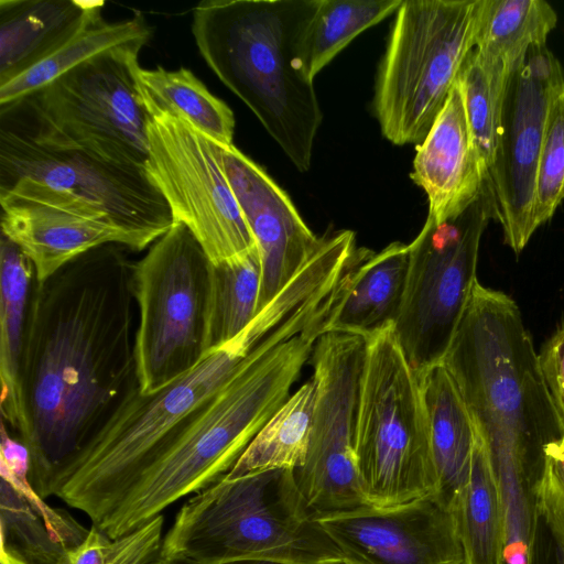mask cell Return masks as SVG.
I'll use <instances>...</instances> for the list:
<instances>
[{
	"label": "cell",
	"instance_id": "obj_1",
	"mask_svg": "<svg viewBox=\"0 0 564 564\" xmlns=\"http://www.w3.org/2000/svg\"><path fill=\"white\" fill-rule=\"evenodd\" d=\"M105 245L33 284L22 391L30 480L42 498L72 459L138 383L134 262Z\"/></svg>",
	"mask_w": 564,
	"mask_h": 564
},
{
	"label": "cell",
	"instance_id": "obj_2",
	"mask_svg": "<svg viewBox=\"0 0 564 564\" xmlns=\"http://www.w3.org/2000/svg\"><path fill=\"white\" fill-rule=\"evenodd\" d=\"M442 364L485 442L506 513L531 514L545 448L564 426L514 300L477 281Z\"/></svg>",
	"mask_w": 564,
	"mask_h": 564
},
{
	"label": "cell",
	"instance_id": "obj_3",
	"mask_svg": "<svg viewBox=\"0 0 564 564\" xmlns=\"http://www.w3.org/2000/svg\"><path fill=\"white\" fill-rule=\"evenodd\" d=\"M295 333L294 326L285 322L254 348L231 379L132 480L95 527L117 539L228 474L289 399L322 335L315 323Z\"/></svg>",
	"mask_w": 564,
	"mask_h": 564
},
{
	"label": "cell",
	"instance_id": "obj_4",
	"mask_svg": "<svg viewBox=\"0 0 564 564\" xmlns=\"http://www.w3.org/2000/svg\"><path fill=\"white\" fill-rule=\"evenodd\" d=\"M319 0H210L193 10L196 46L301 172L323 120L301 42Z\"/></svg>",
	"mask_w": 564,
	"mask_h": 564
},
{
	"label": "cell",
	"instance_id": "obj_5",
	"mask_svg": "<svg viewBox=\"0 0 564 564\" xmlns=\"http://www.w3.org/2000/svg\"><path fill=\"white\" fill-rule=\"evenodd\" d=\"M256 317L232 340L212 349L189 371L156 392L135 383L86 444L55 475L48 496L96 525L132 480L191 417L238 371L269 335Z\"/></svg>",
	"mask_w": 564,
	"mask_h": 564
},
{
	"label": "cell",
	"instance_id": "obj_6",
	"mask_svg": "<svg viewBox=\"0 0 564 564\" xmlns=\"http://www.w3.org/2000/svg\"><path fill=\"white\" fill-rule=\"evenodd\" d=\"M162 553L200 564L343 562L286 468L225 475L197 492L176 514Z\"/></svg>",
	"mask_w": 564,
	"mask_h": 564
},
{
	"label": "cell",
	"instance_id": "obj_7",
	"mask_svg": "<svg viewBox=\"0 0 564 564\" xmlns=\"http://www.w3.org/2000/svg\"><path fill=\"white\" fill-rule=\"evenodd\" d=\"M486 0H403L378 67L373 112L395 145L420 144L475 47Z\"/></svg>",
	"mask_w": 564,
	"mask_h": 564
},
{
	"label": "cell",
	"instance_id": "obj_8",
	"mask_svg": "<svg viewBox=\"0 0 564 564\" xmlns=\"http://www.w3.org/2000/svg\"><path fill=\"white\" fill-rule=\"evenodd\" d=\"M366 341L356 445L366 502L386 508L435 497L437 479L417 373L393 324Z\"/></svg>",
	"mask_w": 564,
	"mask_h": 564
},
{
	"label": "cell",
	"instance_id": "obj_9",
	"mask_svg": "<svg viewBox=\"0 0 564 564\" xmlns=\"http://www.w3.org/2000/svg\"><path fill=\"white\" fill-rule=\"evenodd\" d=\"M142 47L134 44L102 53L8 107L24 115L19 122L43 137L145 171L150 117L134 75Z\"/></svg>",
	"mask_w": 564,
	"mask_h": 564
},
{
	"label": "cell",
	"instance_id": "obj_10",
	"mask_svg": "<svg viewBox=\"0 0 564 564\" xmlns=\"http://www.w3.org/2000/svg\"><path fill=\"white\" fill-rule=\"evenodd\" d=\"M209 267L204 249L181 223H173L134 262V354L141 393L156 392L205 356Z\"/></svg>",
	"mask_w": 564,
	"mask_h": 564
},
{
	"label": "cell",
	"instance_id": "obj_11",
	"mask_svg": "<svg viewBox=\"0 0 564 564\" xmlns=\"http://www.w3.org/2000/svg\"><path fill=\"white\" fill-rule=\"evenodd\" d=\"M494 219L488 191L459 216L425 223L409 245L403 301L393 324L416 373L442 362L468 306L477 279L482 234Z\"/></svg>",
	"mask_w": 564,
	"mask_h": 564
},
{
	"label": "cell",
	"instance_id": "obj_12",
	"mask_svg": "<svg viewBox=\"0 0 564 564\" xmlns=\"http://www.w3.org/2000/svg\"><path fill=\"white\" fill-rule=\"evenodd\" d=\"M20 178L106 214L135 237L143 250L173 225L166 200L145 171L107 162L1 118L0 188Z\"/></svg>",
	"mask_w": 564,
	"mask_h": 564
},
{
	"label": "cell",
	"instance_id": "obj_13",
	"mask_svg": "<svg viewBox=\"0 0 564 564\" xmlns=\"http://www.w3.org/2000/svg\"><path fill=\"white\" fill-rule=\"evenodd\" d=\"M366 348L361 336L325 333L312 351L315 410L306 458L294 474L316 519L367 505L356 455Z\"/></svg>",
	"mask_w": 564,
	"mask_h": 564
},
{
	"label": "cell",
	"instance_id": "obj_14",
	"mask_svg": "<svg viewBox=\"0 0 564 564\" xmlns=\"http://www.w3.org/2000/svg\"><path fill=\"white\" fill-rule=\"evenodd\" d=\"M145 171L210 263L258 250L225 174L218 143L170 115L150 117Z\"/></svg>",
	"mask_w": 564,
	"mask_h": 564
},
{
	"label": "cell",
	"instance_id": "obj_15",
	"mask_svg": "<svg viewBox=\"0 0 564 564\" xmlns=\"http://www.w3.org/2000/svg\"><path fill=\"white\" fill-rule=\"evenodd\" d=\"M562 87L563 67L547 46L530 48L509 77L498 149L485 186L503 241L516 254L536 231L538 164L549 106Z\"/></svg>",
	"mask_w": 564,
	"mask_h": 564
},
{
	"label": "cell",
	"instance_id": "obj_16",
	"mask_svg": "<svg viewBox=\"0 0 564 564\" xmlns=\"http://www.w3.org/2000/svg\"><path fill=\"white\" fill-rule=\"evenodd\" d=\"M1 235L32 262L35 281L105 245L142 251L140 242L98 209L29 178L0 188Z\"/></svg>",
	"mask_w": 564,
	"mask_h": 564
},
{
	"label": "cell",
	"instance_id": "obj_17",
	"mask_svg": "<svg viewBox=\"0 0 564 564\" xmlns=\"http://www.w3.org/2000/svg\"><path fill=\"white\" fill-rule=\"evenodd\" d=\"M317 520L345 564H464L453 514L433 496Z\"/></svg>",
	"mask_w": 564,
	"mask_h": 564
},
{
	"label": "cell",
	"instance_id": "obj_18",
	"mask_svg": "<svg viewBox=\"0 0 564 564\" xmlns=\"http://www.w3.org/2000/svg\"><path fill=\"white\" fill-rule=\"evenodd\" d=\"M225 174L254 237L261 260L258 313L294 278L321 242L289 195L234 144L218 143Z\"/></svg>",
	"mask_w": 564,
	"mask_h": 564
},
{
	"label": "cell",
	"instance_id": "obj_19",
	"mask_svg": "<svg viewBox=\"0 0 564 564\" xmlns=\"http://www.w3.org/2000/svg\"><path fill=\"white\" fill-rule=\"evenodd\" d=\"M427 196V218L442 223L459 216L481 194L486 174L469 127L458 78L417 144L411 173Z\"/></svg>",
	"mask_w": 564,
	"mask_h": 564
},
{
	"label": "cell",
	"instance_id": "obj_20",
	"mask_svg": "<svg viewBox=\"0 0 564 564\" xmlns=\"http://www.w3.org/2000/svg\"><path fill=\"white\" fill-rule=\"evenodd\" d=\"M409 245L394 241L379 252L358 248L339 296L329 313L325 333L365 339L394 324L405 291Z\"/></svg>",
	"mask_w": 564,
	"mask_h": 564
},
{
	"label": "cell",
	"instance_id": "obj_21",
	"mask_svg": "<svg viewBox=\"0 0 564 564\" xmlns=\"http://www.w3.org/2000/svg\"><path fill=\"white\" fill-rule=\"evenodd\" d=\"M104 1L0 0V84L102 19Z\"/></svg>",
	"mask_w": 564,
	"mask_h": 564
},
{
	"label": "cell",
	"instance_id": "obj_22",
	"mask_svg": "<svg viewBox=\"0 0 564 564\" xmlns=\"http://www.w3.org/2000/svg\"><path fill=\"white\" fill-rule=\"evenodd\" d=\"M417 377L437 479L434 498L451 511L469 478L474 424L455 381L442 362L417 373Z\"/></svg>",
	"mask_w": 564,
	"mask_h": 564
},
{
	"label": "cell",
	"instance_id": "obj_23",
	"mask_svg": "<svg viewBox=\"0 0 564 564\" xmlns=\"http://www.w3.org/2000/svg\"><path fill=\"white\" fill-rule=\"evenodd\" d=\"M35 271L20 248L1 235L0 379L1 416L21 441L26 430L22 391L29 302Z\"/></svg>",
	"mask_w": 564,
	"mask_h": 564
},
{
	"label": "cell",
	"instance_id": "obj_24",
	"mask_svg": "<svg viewBox=\"0 0 564 564\" xmlns=\"http://www.w3.org/2000/svg\"><path fill=\"white\" fill-rule=\"evenodd\" d=\"M451 513L463 547L464 564H505L503 500L485 442L476 430L469 478Z\"/></svg>",
	"mask_w": 564,
	"mask_h": 564
},
{
	"label": "cell",
	"instance_id": "obj_25",
	"mask_svg": "<svg viewBox=\"0 0 564 564\" xmlns=\"http://www.w3.org/2000/svg\"><path fill=\"white\" fill-rule=\"evenodd\" d=\"M135 82L149 117L170 115L186 121L221 145H231L235 117L187 68L135 69Z\"/></svg>",
	"mask_w": 564,
	"mask_h": 564
},
{
	"label": "cell",
	"instance_id": "obj_26",
	"mask_svg": "<svg viewBox=\"0 0 564 564\" xmlns=\"http://www.w3.org/2000/svg\"><path fill=\"white\" fill-rule=\"evenodd\" d=\"M150 37L151 28L140 13L116 22L100 19L35 65L0 84V108L30 97L63 74L102 53L134 44L144 46Z\"/></svg>",
	"mask_w": 564,
	"mask_h": 564
},
{
	"label": "cell",
	"instance_id": "obj_27",
	"mask_svg": "<svg viewBox=\"0 0 564 564\" xmlns=\"http://www.w3.org/2000/svg\"><path fill=\"white\" fill-rule=\"evenodd\" d=\"M557 14L544 0H486L475 50L481 62L512 73L532 47H544Z\"/></svg>",
	"mask_w": 564,
	"mask_h": 564
},
{
	"label": "cell",
	"instance_id": "obj_28",
	"mask_svg": "<svg viewBox=\"0 0 564 564\" xmlns=\"http://www.w3.org/2000/svg\"><path fill=\"white\" fill-rule=\"evenodd\" d=\"M316 402L311 378L272 415L226 476L238 478L270 469H297L306 458Z\"/></svg>",
	"mask_w": 564,
	"mask_h": 564
},
{
	"label": "cell",
	"instance_id": "obj_29",
	"mask_svg": "<svg viewBox=\"0 0 564 564\" xmlns=\"http://www.w3.org/2000/svg\"><path fill=\"white\" fill-rule=\"evenodd\" d=\"M261 288L259 250L210 263L205 352L238 336L258 314Z\"/></svg>",
	"mask_w": 564,
	"mask_h": 564
},
{
	"label": "cell",
	"instance_id": "obj_30",
	"mask_svg": "<svg viewBox=\"0 0 564 564\" xmlns=\"http://www.w3.org/2000/svg\"><path fill=\"white\" fill-rule=\"evenodd\" d=\"M403 0H319L301 42L307 76H315L357 35L395 13Z\"/></svg>",
	"mask_w": 564,
	"mask_h": 564
},
{
	"label": "cell",
	"instance_id": "obj_31",
	"mask_svg": "<svg viewBox=\"0 0 564 564\" xmlns=\"http://www.w3.org/2000/svg\"><path fill=\"white\" fill-rule=\"evenodd\" d=\"M511 74L500 67L485 65L474 47L458 75L469 127L486 178L498 149L503 100Z\"/></svg>",
	"mask_w": 564,
	"mask_h": 564
},
{
	"label": "cell",
	"instance_id": "obj_32",
	"mask_svg": "<svg viewBox=\"0 0 564 564\" xmlns=\"http://www.w3.org/2000/svg\"><path fill=\"white\" fill-rule=\"evenodd\" d=\"M0 546L31 564H55L67 551L42 513L7 480L0 484Z\"/></svg>",
	"mask_w": 564,
	"mask_h": 564
},
{
	"label": "cell",
	"instance_id": "obj_33",
	"mask_svg": "<svg viewBox=\"0 0 564 564\" xmlns=\"http://www.w3.org/2000/svg\"><path fill=\"white\" fill-rule=\"evenodd\" d=\"M31 456L28 447L12 437L7 424L1 421L0 476L21 492L44 517L54 539L65 549L80 544L89 530L79 524L70 514L50 507L30 480Z\"/></svg>",
	"mask_w": 564,
	"mask_h": 564
},
{
	"label": "cell",
	"instance_id": "obj_34",
	"mask_svg": "<svg viewBox=\"0 0 564 564\" xmlns=\"http://www.w3.org/2000/svg\"><path fill=\"white\" fill-rule=\"evenodd\" d=\"M564 200V87L552 98L536 172L534 226L547 223Z\"/></svg>",
	"mask_w": 564,
	"mask_h": 564
},
{
	"label": "cell",
	"instance_id": "obj_35",
	"mask_svg": "<svg viewBox=\"0 0 564 564\" xmlns=\"http://www.w3.org/2000/svg\"><path fill=\"white\" fill-rule=\"evenodd\" d=\"M535 503L538 514L564 546V438L545 448V467Z\"/></svg>",
	"mask_w": 564,
	"mask_h": 564
},
{
	"label": "cell",
	"instance_id": "obj_36",
	"mask_svg": "<svg viewBox=\"0 0 564 564\" xmlns=\"http://www.w3.org/2000/svg\"><path fill=\"white\" fill-rule=\"evenodd\" d=\"M163 522L160 514L124 535L109 539L105 564H164Z\"/></svg>",
	"mask_w": 564,
	"mask_h": 564
},
{
	"label": "cell",
	"instance_id": "obj_37",
	"mask_svg": "<svg viewBox=\"0 0 564 564\" xmlns=\"http://www.w3.org/2000/svg\"><path fill=\"white\" fill-rule=\"evenodd\" d=\"M539 368L553 405L564 426V323L538 352Z\"/></svg>",
	"mask_w": 564,
	"mask_h": 564
},
{
	"label": "cell",
	"instance_id": "obj_38",
	"mask_svg": "<svg viewBox=\"0 0 564 564\" xmlns=\"http://www.w3.org/2000/svg\"><path fill=\"white\" fill-rule=\"evenodd\" d=\"M528 564H564V546L538 514Z\"/></svg>",
	"mask_w": 564,
	"mask_h": 564
},
{
	"label": "cell",
	"instance_id": "obj_39",
	"mask_svg": "<svg viewBox=\"0 0 564 564\" xmlns=\"http://www.w3.org/2000/svg\"><path fill=\"white\" fill-rule=\"evenodd\" d=\"M109 539L101 530L91 525L85 540L67 550L55 564H105Z\"/></svg>",
	"mask_w": 564,
	"mask_h": 564
},
{
	"label": "cell",
	"instance_id": "obj_40",
	"mask_svg": "<svg viewBox=\"0 0 564 564\" xmlns=\"http://www.w3.org/2000/svg\"><path fill=\"white\" fill-rule=\"evenodd\" d=\"M0 564H31L0 546Z\"/></svg>",
	"mask_w": 564,
	"mask_h": 564
},
{
	"label": "cell",
	"instance_id": "obj_41",
	"mask_svg": "<svg viewBox=\"0 0 564 564\" xmlns=\"http://www.w3.org/2000/svg\"><path fill=\"white\" fill-rule=\"evenodd\" d=\"M164 564H200V563L195 562V561H193L191 558H187V557H178V556L166 557L165 556Z\"/></svg>",
	"mask_w": 564,
	"mask_h": 564
},
{
	"label": "cell",
	"instance_id": "obj_42",
	"mask_svg": "<svg viewBox=\"0 0 564 564\" xmlns=\"http://www.w3.org/2000/svg\"><path fill=\"white\" fill-rule=\"evenodd\" d=\"M228 564H279L273 562H265V561H243V562H234Z\"/></svg>",
	"mask_w": 564,
	"mask_h": 564
},
{
	"label": "cell",
	"instance_id": "obj_43",
	"mask_svg": "<svg viewBox=\"0 0 564 564\" xmlns=\"http://www.w3.org/2000/svg\"><path fill=\"white\" fill-rule=\"evenodd\" d=\"M329 564H345L344 562H336V563H329Z\"/></svg>",
	"mask_w": 564,
	"mask_h": 564
}]
</instances>
